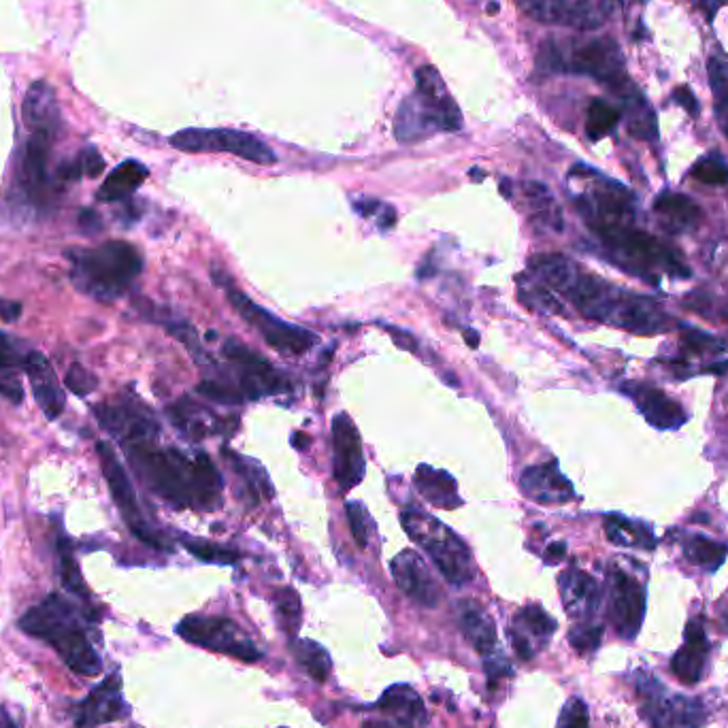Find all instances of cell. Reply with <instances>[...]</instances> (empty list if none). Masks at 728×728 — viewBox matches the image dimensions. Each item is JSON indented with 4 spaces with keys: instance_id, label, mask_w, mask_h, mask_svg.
<instances>
[{
    "instance_id": "obj_1",
    "label": "cell",
    "mask_w": 728,
    "mask_h": 728,
    "mask_svg": "<svg viewBox=\"0 0 728 728\" xmlns=\"http://www.w3.org/2000/svg\"><path fill=\"white\" fill-rule=\"evenodd\" d=\"M528 271L543 286L569 299L586 318L639 335L667 333L671 326V318L654 301L609 286L601 277L582 271L573 260L560 254H539L531 258Z\"/></svg>"
},
{
    "instance_id": "obj_2",
    "label": "cell",
    "mask_w": 728,
    "mask_h": 728,
    "mask_svg": "<svg viewBox=\"0 0 728 728\" xmlns=\"http://www.w3.org/2000/svg\"><path fill=\"white\" fill-rule=\"evenodd\" d=\"M122 445L147 488L173 507L213 511L222 505V477L207 454L190 458L175 448H158L156 439Z\"/></svg>"
},
{
    "instance_id": "obj_3",
    "label": "cell",
    "mask_w": 728,
    "mask_h": 728,
    "mask_svg": "<svg viewBox=\"0 0 728 728\" xmlns=\"http://www.w3.org/2000/svg\"><path fill=\"white\" fill-rule=\"evenodd\" d=\"M20 628L24 633L52 645L66 667L77 675L94 677L101 673V656L92 648L75 609L58 594H52L41 605L28 609L20 620Z\"/></svg>"
},
{
    "instance_id": "obj_4",
    "label": "cell",
    "mask_w": 728,
    "mask_h": 728,
    "mask_svg": "<svg viewBox=\"0 0 728 728\" xmlns=\"http://www.w3.org/2000/svg\"><path fill=\"white\" fill-rule=\"evenodd\" d=\"M462 128V113L433 66L416 71V92L409 94L396 111L394 137L401 143H416L435 132Z\"/></svg>"
},
{
    "instance_id": "obj_5",
    "label": "cell",
    "mask_w": 728,
    "mask_h": 728,
    "mask_svg": "<svg viewBox=\"0 0 728 728\" xmlns=\"http://www.w3.org/2000/svg\"><path fill=\"white\" fill-rule=\"evenodd\" d=\"M71 262L75 288L98 301L120 299L143 271L141 252L126 241H107L94 250L73 252Z\"/></svg>"
},
{
    "instance_id": "obj_6",
    "label": "cell",
    "mask_w": 728,
    "mask_h": 728,
    "mask_svg": "<svg viewBox=\"0 0 728 728\" xmlns=\"http://www.w3.org/2000/svg\"><path fill=\"white\" fill-rule=\"evenodd\" d=\"M537 66L548 73H575L592 77L614 88L618 94L633 84L624 71L620 45L609 37L569 43L545 41L537 56Z\"/></svg>"
},
{
    "instance_id": "obj_7",
    "label": "cell",
    "mask_w": 728,
    "mask_h": 728,
    "mask_svg": "<svg viewBox=\"0 0 728 728\" xmlns=\"http://www.w3.org/2000/svg\"><path fill=\"white\" fill-rule=\"evenodd\" d=\"M401 524L411 541L433 558L435 567L452 586H467L475 577V562L467 543L452 528L433 518L420 507H407L401 514Z\"/></svg>"
},
{
    "instance_id": "obj_8",
    "label": "cell",
    "mask_w": 728,
    "mask_h": 728,
    "mask_svg": "<svg viewBox=\"0 0 728 728\" xmlns=\"http://www.w3.org/2000/svg\"><path fill=\"white\" fill-rule=\"evenodd\" d=\"M211 279L215 281V286L224 290L228 303L237 309L239 316L252 328H256V333L267 341L273 350L288 356H299L309 352L313 345L320 343V337L316 333H311V330L281 320L273 316L271 311L256 305L250 296L235 286V281L220 267H211Z\"/></svg>"
},
{
    "instance_id": "obj_9",
    "label": "cell",
    "mask_w": 728,
    "mask_h": 728,
    "mask_svg": "<svg viewBox=\"0 0 728 728\" xmlns=\"http://www.w3.org/2000/svg\"><path fill=\"white\" fill-rule=\"evenodd\" d=\"M592 233L601 239V243L620 262H628L626 264L628 271L643 269L645 273H652L660 269L669 275H680V277L690 275L680 254L673 252L671 247H667L663 241H658L650 233L637 230L633 224L597 228L592 230Z\"/></svg>"
},
{
    "instance_id": "obj_10",
    "label": "cell",
    "mask_w": 728,
    "mask_h": 728,
    "mask_svg": "<svg viewBox=\"0 0 728 728\" xmlns=\"http://www.w3.org/2000/svg\"><path fill=\"white\" fill-rule=\"evenodd\" d=\"M637 694L641 716L652 728H701L707 720L699 701L671 692L650 673H639Z\"/></svg>"
},
{
    "instance_id": "obj_11",
    "label": "cell",
    "mask_w": 728,
    "mask_h": 728,
    "mask_svg": "<svg viewBox=\"0 0 728 728\" xmlns=\"http://www.w3.org/2000/svg\"><path fill=\"white\" fill-rule=\"evenodd\" d=\"M171 145L179 152L203 154V152H224L256 164H275L271 147L256 139L250 132L230 128H186L171 137Z\"/></svg>"
},
{
    "instance_id": "obj_12",
    "label": "cell",
    "mask_w": 728,
    "mask_h": 728,
    "mask_svg": "<svg viewBox=\"0 0 728 728\" xmlns=\"http://www.w3.org/2000/svg\"><path fill=\"white\" fill-rule=\"evenodd\" d=\"M96 452H98V460H101V471L105 475V482L113 496V503L118 505V509L122 511V518L128 524L132 535L141 539L143 543L152 545V548H156V550H171V545L162 539V535L156 533L154 528L147 524L143 511L139 507L135 488H132V482H130L126 469L122 467V462L118 460V456H115V450L109 443L101 441L96 445Z\"/></svg>"
},
{
    "instance_id": "obj_13",
    "label": "cell",
    "mask_w": 728,
    "mask_h": 728,
    "mask_svg": "<svg viewBox=\"0 0 728 728\" xmlns=\"http://www.w3.org/2000/svg\"><path fill=\"white\" fill-rule=\"evenodd\" d=\"M177 635L201 648L239 658L243 663H256L262 656L252 639L245 637L241 628L228 618L188 616L179 622Z\"/></svg>"
},
{
    "instance_id": "obj_14",
    "label": "cell",
    "mask_w": 728,
    "mask_h": 728,
    "mask_svg": "<svg viewBox=\"0 0 728 728\" xmlns=\"http://www.w3.org/2000/svg\"><path fill=\"white\" fill-rule=\"evenodd\" d=\"M518 7L541 24L594 30L609 20L611 0H516Z\"/></svg>"
},
{
    "instance_id": "obj_15",
    "label": "cell",
    "mask_w": 728,
    "mask_h": 728,
    "mask_svg": "<svg viewBox=\"0 0 728 728\" xmlns=\"http://www.w3.org/2000/svg\"><path fill=\"white\" fill-rule=\"evenodd\" d=\"M222 354L230 362V369H233L237 377L239 390L243 392L245 401H254L260 399V396L288 390L284 375L275 371L267 358L252 352L250 347H245L237 339H228L222 347Z\"/></svg>"
},
{
    "instance_id": "obj_16",
    "label": "cell",
    "mask_w": 728,
    "mask_h": 728,
    "mask_svg": "<svg viewBox=\"0 0 728 728\" xmlns=\"http://www.w3.org/2000/svg\"><path fill=\"white\" fill-rule=\"evenodd\" d=\"M609 586V620L624 639H635L645 616V590L633 575L611 569Z\"/></svg>"
},
{
    "instance_id": "obj_17",
    "label": "cell",
    "mask_w": 728,
    "mask_h": 728,
    "mask_svg": "<svg viewBox=\"0 0 728 728\" xmlns=\"http://www.w3.org/2000/svg\"><path fill=\"white\" fill-rule=\"evenodd\" d=\"M333 475L341 490H352L364 479L360 433L354 420L343 411L333 418Z\"/></svg>"
},
{
    "instance_id": "obj_18",
    "label": "cell",
    "mask_w": 728,
    "mask_h": 728,
    "mask_svg": "<svg viewBox=\"0 0 728 728\" xmlns=\"http://www.w3.org/2000/svg\"><path fill=\"white\" fill-rule=\"evenodd\" d=\"M392 577L407 597L422 607H437L441 601V590L430 575L422 556L413 550H403L392 560Z\"/></svg>"
},
{
    "instance_id": "obj_19",
    "label": "cell",
    "mask_w": 728,
    "mask_h": 728,
    "mask_svg": "<svg viewBox=\"0 0 728 728\" xmlns=\"http://www.w3.org/2000/svg\"><path fill=\"white\" fill-rule=\"evenodd\" d=\"M126 716V705L122 699V680L118 673L109 675L103 684H98L88 699L77 707L75 724L79 728H94Z\"/></svg>"
},
{
    "instance_id": "obj_20",
    "label": "cell",
    "mask_w": 728,
    "mask_h": 728,
    "mask_svg": "<svg viewBox=\"0 0 728 728\" xmlns=\"http://www.w3.org/2000/svg\"><path fill=\"white\" fill-rule=\"evenodd\" d=\"M554 631H556V620L548 614V611L539 605H526L518 611L514 622H511L509 637L516 654L522 660H531L537 654V648H541L543 643H548Z\"/></svg>"
},
{
    "instance_id": "obj_21",
    "label": "cell",
    "mask_w": 728,
    "mask_h": 728,
    "mask_svg": "<svg viewBox=\"0 0 728 728\" xmlns=\"http://www.w3.org/2000/svg\"><path fill=\"white\" fill-rule=\"evenodd\" d=\"M520 488L528 499L539 505H562L575 499L571 482L560 473L556 462L528 467L520 475Z\"/></svg>"
},
{
    "instance_id": "obj_22",
    "label": "cell",
    "mask_w": 728,
    "mask_h": 728,
    "mask_svg": "<svg viewBox=\"0 0 728 728\" xmlns=\"http://www.w3.org/2000/svg\"><path fill=\"white\" fill-rule=\"evenodd\" d=\"M560 597L567 614L579 622H590L601 605V588L586 571L569 569L560 575Z\"/></svg>"
},
{
    "instance_id": "obj_23",
    "label": "cell",
    "mask_w": 728,
    "mask_h": 728,
    "mask_svg": "<svg viewBox=\"0 0 728 728\" xmlns=\"http://www.w3.org/2000/svg\"><path fill=\"white\" fill-rule=\"evenodd\" d=\"M24 369L37 405L49 420H56L64 411V390L58 382L54 367L41 352H30L24 360Z\"/></svg>"
},
{
    "instance_id": "obj_24",
    "label": "cell",
    "mask_w": 728,
    "mask_h": 728,
    "mask_svg": "<svg viewBox=\"0 0 728 728\" xmlns=\"http://www.w3.org/2000/svg\"><path fill=\"white\" fill-rule=\"evenodd\" d=\"M96 418L105 430L118 437L122 443L139 439H156V422L132 405H101L96 407Z\"/></svg>"
},
{
    "instance_id": "obj_25",
    "label": "cell",
    "mask_w": 728,
    "mask_h": 728,
    "mask_svg": "<svg viewBox=\"0 0 728 728\" xmlns=\"http://www.w3.org/2000/svg\"><path fill=\"white\" fill-rule=\"evenodd\" d=\"M711 652L709 639L705 635V626L701 618L688 622L684 631V645L671 660V671L686 684H697L707 667V658Z\"/></svg>"
},
{
    "instance_id": "obj_26",
    "label": "cell",
    "mask_w": 728,
    "mask_h": 728,
    "mask_svg": "<svg viewBox=\"0 0 728 728\" xmlns=\"http://www.w3.org/2000/svg\"><path fill=\"white\" fill-rule=\"evenodd\" d=\"M624 392L631 396L637 409L641 411V416L648 420L654 428L673 430V428H680L686 422L684 409L675 401H671L665 392H660L652 386H641V384L626 386Z\"/></svg>"
},
{
    "instance_id": "obj_27",
    "label": "cell",
    "mask_w": 728,
    "mask_h": 728,
    "mask_svg": "<svg viewBox=\"0 0 728 728\" xmlns=\"http://www.w3.org/2000/svg\"><path fill=\"white\" fill-rule=\"evenodd\" d=\"M56 135L47 130H32L22 158V184L32 198H43L47 190V162Z\"/></svg>"
},
{
    "instance_id": "obj_28",
    "label": "cell",
    "mask_w": 728,
    "mask_h": 728,
    "mask_svg": "<svg viewBox=\"0 0 728 728\" xmlns=\"http://www.w3.org/2000/svg\"><path fill=\"white\" fill-rule=\"evenodd\" d=\"M24 120L32 130H47L58 135L60 130V109L54 88L47 81H35L24 98Z\"/></svg>"
},
{
    "instance_id": "obj_29",
    "label": "cell",
    "mask_w": 728,
    "mask_h": 728,
    "mask_svg": "<svg viewBox=\"0 0 728 728\" xmlns=\"http://www.w3.org/2000/svg\"><path fill=\"white\" fill-rule=\"evenodd\" d=\"M458 611H460L458 618L462 633H465V637L471 641L477 654L490 656L496 650L499 635H496V626L488 611L475 601H460Z\"/></svg>"
},
{
    "instance_id": "obj_30",
    "label": "cell",
    "mask_w": 728,
    "mask_h": 728,
    "mask_svg": "<svg viewBox=\"0 0 728 728\" xmlns=\"http://www.w3.org/2000/svg\"><path fill=\"white\" fill-rule=\"evenodd\" d=\"M654 211L673 233H688V230H694L703 220L701 207L690 196L677 192L660 194L654 201Z\"/></svg>"
},
{
    "instance_id": "obj_31",
    "label": "cell",
    "mask_w": 728,
    "mask_h": 728,
    "mask_svg": "<svg viewBox=\"0 0 728 728\" xmlns=\"http://www.w3.org/2000/svg\"><path fill=\"white\" fill-rule=\"evenodd\" d=\"M413 482H416V490L422 499L439 509H456L462 505L456 479L450 473L420 465L416 475H413Z\"/></svg>"
},
{
    "instance_id": "obj_32",
    "label": "cell",
    "mask_w": 728,
    "mask_h": 728,
    "mask_svg": "<svg viewBox=\"0 0 728 728\" xmlns=\"http://www.w3.org/2000/svg\"><path fill=\"white\" fill-rule=\"evenodd\" d=\"M147 175H150V171H147L143 162L124 160L107 175L103 186L96 192V198L101 203L124 201V198H128L132 192L139 190V186L147 179Z\"/></svg>"
},
{
    "instance_id": "obj_33",
    "label": "cell",
    "mask_w": 728,
    "mask_h": 728,
    "mask_svg": "<svg viewBox=\"0 0 728 728\" xmlns=\"http://www.w3.org/2000/svg\"><path fill=\"white\" fill-rule=\"evenodd\" d=\"M171 422L184 430V435L192 439H203L209 435H215L222 428L220 418L215 416L213 411L205 409L190 399H181L179 403L169 407Z\"/></svg>"
},
{
    "instance_id": "obj_34",
    "label": "cell",
    "mask_w": 728,
    "mask_h": 728,
    "mask_svg": "<svg viewBox=\"0 0 728 728\" xmlns=\"http://www.w3.org/2000/svg\"><path fill=\"white\" fill-rule=\"evenodd\" d=\"M522 192H524V201L528 205V211H531V215H533V220L543 224L545 228L560 233L562 226H565V218H562V209L556 203L552 192L543 184H537V181H526V184L522 186Z\"/></svg>"
},
{
    "instance_id": "obj_35",
    "label": "cell",
    "mask_w": 728,
    "mask_h": 728,
    "mask_svg": "<svg viewBox=\"0 0 728 728\" xmlns=\"http://www.w3.org/2000/svg\"><path fill=\"white\" fill-rule=\"evenodd\" d=\"M377 707L386 711V714L399 718V722L405 724L407 728L424 716V705L420 694L405 684L388 688L384 692V697L377 701Z\"/></svg>"
},
{
    "instance_id": "obj_36",
    "label": "cell",
    "mask_w": 728,
    "mask_h": 728,
    "mask_svg": "<svg viewBox=\"0 0 728 728\" xmlns=\"http://www.w3.org/2000/svg\"><path fill=\"white\" fill-rule=\"evenodd\" d=\"M620 96L624 98L626 109L631 111V120H628V132L633 137L643 139V141H652L658 135V124H656V113L652 111L650 103L639 94V90L631 84L626 90L620 92Z\"/></svg>"
},
{
    "instance_id": "obj_37",
    "label": "cell",
    "mask_w": 728,
    "mask_h": 728,
    "mask_svg": "<svg viewBox=\"0 0 728 728\" xmlns=\"http://www.w3.org/2000/svg\"><path fill=\"white\" fill-rule=\"evenodd\" d=\"M224 456L230 460V465H233L235 473L239 475L241 486H245L247 499L260 501V499H267V496L273 494L269 477H267V473H264V469L260 465H254L252 460H247V458H243V456H239L235 452H230V450H224Z\"/></svg>"
},
{
    "instance_id": "obj_38",
    "label": "cell",
    "mask_w": 728,
    "mask_h": 728,
    "mask_svg": "<svg viewBox=\"0 0 728 728\" xmlns=\"http://www.w3.org/2000/svg\"><path fill=\"white\" fill-rule=\"evenodd\" d=\"M292 656L296 663L303 667V671L316 682H326L330 669H333V660L320 643L311 639H296L292 641Z\"/></svg>"
},
{
    "instance_id": "obj_39",
    "label": "cell",
    "mask_w": 728,
    "mask_h": 728,
    "mask_svg": "<svg viewBox=\"0 0 728 728\" xmlns=\"http://www.w3.org/2000/svg\"><path fill=\"white\" fill-rule=\"evenodd\" d=\"M605 533L607 539L616 545H622V548H648L652 550L656 541L654 535L648 531V528L626 520L622 516H607L605 518Z\"/></svg>"
},
{
    "instance_id": "obj_40",
    "label": "cell",
    "mask_w": 728,
    "mask_h": 728,
    "mask_svg": "<svg viewBox=\"0 0 728 728\" xmlns=\"http://www.w3.org/2000/svg\"><path fill=\"white\" fill-rule=\"evenodd\" d=\"M518 284H520L518 296L528 309H535L541 313H554V316L565 313V305L558 301L556 292H552L548 286H543L535 277L522 275L518 277Z\"/></svg>"
},
{
    "instance_id": "obj_41",
    "label": "cell",
    "mask_w": 728,
    "mask_h": 728,
    "mask_svg": "<svg viewBox=\"0 0 728 728\" xmlns=\"http://www.w3.org/2000/svg\"><path fill=\"white\" fill-rule=\"evenodd\" d=\"M684 554L686 558L705 571H716L722 567V562L726 560L728 548L724 543L711 541L707 537H690L684 541Z\"/></svg>"
},
{
    "instance_id": "obj_42",
    "label": "cell",
    "mask_w": 728,
    "mask_h": 728,
    "mask_svg": "<svg viewBox=\"0 0 728 728\" xmlns=\"http://www.w3.org/2000/svg\"><path fill=\"white\" fill-rule=\"evenodd\" d=\"M620 109L611 103L603 101V98H594L588 107V118H586V135L590 141H601L609 137L611 132L616 130L620 124Z\"/></svg>"
},
{
    "instance_id": "obj_43",
    "label": "cell",
    "mask_w": 728,
    "mask_h": 728,
    "mask_svg": "<svg viewBox=\"0 0 728 728\" xmlns=\"http://www.w3.org/2000/svg\"><path fill=\"white\" fill-rule=\"evenodd\" d=\"M709 84L716 98V118L728 139V64L718 56L709 58Z\"/></svg>"
},
{
    "instance_id": "obj_44",
    "label": "cell",
    "mask_w": 728,
    "mask_h": 728,
    "mask_svg": "<svg viewBox=\"0 0 728 728\" xmlns=\"http://www.w3.org/2000/svg\"><path fill=\"white\" fill-rule=\"evenodd\" d=\"M181 543H184V548L192 556H196L198 560L213 562V565H235V562L239 560V554L235 550L224 548V545H218V543L203 541V539H190V537H184L181 539Z\"/></svg>"
},
{
    "instance_id": "obj_45",
    "label": "cell",
    "mask_w": 728,
    "mask_h": 728,
    "mask_svg": "<svg viewBox=\"0 0 728 728\" xmlns=\"http://www.w3.org/2000/svg\"><path fill=\"white\" fill-rule=\"evenodd\" d=\"M692 177L707 186H726L728 164L720 156H705L692 167Z\"/></svg>"
},
{
    "instance_id": "obj_46",
    "label": "cell",
    "mask_w": 728,
    "mask_h": 728,
    "mask_svg": "<svg viewBox=\"0 0 728 728\" xmlns=\"http://www.w3.org/2000/svg\"><path fill=\"white\" fill-rule=\"evenodd\" d=\"M198 394L207 396L209 401H215V403H228V405H237V403H243L245 396L243 392L233 386L230 382H222V379H205L203 384H198L196 388Z\"/></svg>"
},
{
    "instance_id": "obj_47",
    "label": "cell",
    "mask_w": 728,
    "mask_h": 728,
    "mask_svg": "<svg viewBox=\"0 0 728 728\" xmlns=\"http://www.w3.org/2000/svg\"><path fill=\"white\" fill-rule=\"evenodd\" d=\"M601 639H603V626H597V624L582 622V624L573 626L569 631V641L579 654H588V652L597 650L601 645Z\"/></svg>"
},
{
    "instance_id": "obj_48",
    "label": "cell",
    "mask_w": 728,
    "mask_h": 728,
    "mask_svg": "<svg viewBox=\"0 0 728 728\" xmlns=\"http://www.w3.org/2000/svg\"><path fill=\"white\" fill-rule=\"evenodd\" d=\"M60 565H62V582H64L66 590L75 592L77 597H86V594H88L86 582H84V577H81V573H79V567H77L75 558L71 556V550L64 548V541L60 543Z\"/></svg>"
},
{
    "instance_id": "obj_49",
    "label": "cell",
    "mask_w": 728,
    "mask_h": 728,
    "mask_svg": "<svg viewBox=\"0 0 728 728\" xmlns=\"http://www.w3.org/2000/svg\"><path fill=\"white\" fill-rule=\"evenodd\" d=\"M345 514L347 522H350V531L354 535V541L358 548H367L369 543V514L360 503L350 501L345 503Z\"/></svg>"
},
{
    "instance_id": "obj_50",
    "label": "cell",
    "mask_w": 728,
    "mask_h": 728,
    "mask_svg": "<svg viewBox=\"0 0 728 728\" xmlns=\"http://www.w3.org/2000/svg\"><path fill=\"white\" fill-rule=\"evenodd\" d=\"M64 384L73 394H77V396H81V399H84V396H90L96 390L98 379L84 367V364L75 362V364H71L69 371H66Z\"/></svg>"
},
{
    "instance_id": "obj_51",
    "label": "cell",
    "mask_w": 728,
    "mask_h": 728,
    "mask_svg": "<svg viewBox=\"0 0 728 728\" xmlns=\"http://www.w3.org/2000/svg\"><path fill=\"white\" fill-rule=\"evenodd\" d=\"M354 209L362 215V218H377L379 228H392L396 222V211L384 203L373 201V198H362V201L354 203Z\"/></svg>"
},
{
    "instance_id": "obj_52",
    "label": "cell",
    "mask_w": 728,
    "mask_h": 728,
    "mask_svg": "<svg viewBox=\"0 0 728 728\" xmlns=\"http://www.w3.org/2000/svg\"><path fill=\"white\" fill-rule=\"evenodd\" d=\"M277 609L281 618H284L288 631H294V628H299V622H301V601H299V594H296L294 590L290 588H284L277 592Z\"/></svg>"
},
{
    "instance_id": "obj_53",
    "label": "cell",
    "mask_w": 728,
    "mask_h": 728,
    "mask_svg": "<svg viewBox=\"0 0 728 728\" xmlns=\"http://www.w3.org/2000/svg\"><path fill=\"white\" fill-rule=\"evenodd\" d=\"M558 728H590L588 707L582 699H571L558 718Z\"/></svg>"
},
{
    "instance_id": "obj_54",
    "label": "cell",
    "mask_w": 728,
    "mask_h": 728,
    "mask_svg": "<svg viewBox=\"0 0 728 728\" xmlns=\"http://www.w3.org/2000/svg\"><path fill=\"white\" fill-rule=\"evenodd\" d=\"M0 396H5L7 401L20 405L24 401V388L20 377L15 375V371H0Z\"/></svg>"
},
{
    "instance_id": "obj_55",
    "label": "cell",
    "mask_w": 728,
    "mask_h": 728,
    "mask_svg": "<svg viewBox=\"0 0 728 728\" xmlns=\"http://www.w3.org/2000/svg\"><path fill=\"white\" fill-rule=\"evenodd\" d=\"M79 164H81V173L92 177V179L105 171V160H103L101 154H98L96 147H92V145L86 147L84 152H81Z\"/></svg>"
},
{
    "instance_id": "obj_56",
    "label": "cell",
    "mask_w": 728,
    "mask_h": 728,
    "mask_svg": "<svg viewBox=\"0 0 728 728\" xmlns=\"http://www.w3.org/2000/svg\"><path fill=\"white\" fill-rule=\"evenodd\" d=\"M673 98H675V103H677V105L686 109V113H688V115H692V118H699L701 107H699L697 98H694V94H692V90H690L688 86L677 88V90L673 92Z\"/></svg>"
},
{
    "instance_id": "obj_57",
    "label": "cell",
    "mask_w": 728,
    "mask_h": 728,
    "mask_svg": "<svg viewBox=\"0 0 728 728\" xmlns=\"http://www.w3.org/2000/svg\"><path fill=\"white\" fill-rule=\"evenodd\" d=\"M386 328L396 345L403 347V350H407V352H418V341L413 339L409 333H405V330H401V328H394V326H386Z\"/></svg>"
},
{
    "instance_id": "obj_58",
    "label": "cell",
    "mask_w": 728,
    "mask_h": 728,
    "mask_svg": "<svg viewBox=\"0 0 728 728\" xmlns=\"http://www.w3.org/2000/svg\"><path fill=\"white\" fill-rule=\"evenodd\" d=\"M22 316V305L15 301H0V320L15 322Z\"/></svg>"
},
{
    "instance_id": "obj_59",
    "label": "cell",
    "mask_w": 728,
    "mask_h": 728,
    "mask_svg": "<svg viewBox=\"0 0 728 728\" xmlns=\"http://www.w3.org/2000/svg\"><path fill=\"white\" fill-rule=\"evenodd\" d=\"M694 5H697L705 15H707V22H711L716 18V13L722 5H728V0H692Z\"/></svg>"
},
{
    "instance_id": "obj_60",
    "label": "cell",
    "mask_w": 728,
    "mask_h": 728,
    "mask_svg": "<svg viewBox=\"0 0 728 728\" xmlns=\"http://www.w3.org/2000/svg\"><path fill=\"white\" fill-rule=\"evenodd\" d=\"M565 554H567V545L565 543H560V541L550 543L548 550H545V562H548V565H558V562L565 558Z\"/></svg>"
},
{
    "instance_id": "obj_61",
    "label": "cell",
    "mask_w": 728,
    "mask_h": 728,
    "mask_svg": "<svg viewBox=\"0 0 728 728\" xmlns=\"http://www.w3.org/2000/svg\"><path fill=\"white\" fill-rule=\"evenodd\" d=\"M81 226L86 228V233H96L98 228H101V218L92 211V209H86L84 213H81Z\"/></svg>"
},
{
    "instance_id": "obj_62",
    "label": "cell",
    "mask_w": 728,
    "mask_h": 728,
    "mask_svg": "<svg viewBox=\"0 0 728 728\" xmlns=\"http://www.w3.org/2000/svg\"><path fill=\"white\" fill-rule=\"evenodd\" d=\"M0 728H18V722L13 720L7 709H0Z\"/></svg>"
},
{
    "instance_id": "obj_63",
    "label": "cell",
    "mask_w": 728,
    "mask_h": 728,
    "mask_svg": "<svg viewBox=\"0 0 728 728\" xmlns=\"http://www.w3.org/2000/svg\"><path fill=\"white\" fill-rule=\"evenodd\" d=\"M362 728H392V726L386 724V722H379V720H369V722L362 724Z\"/></svg>"
},
{
    "instance_id": "obj_64",
    "label": "cell",
    "mask_w": 728,
    "mask_h": 728,
    "mask_svg": "<svg viewBox=\"0 0 728 728\" xmlns=\"http://www.w3.org/2000/svg\"><path fill=\"white\" fill-rule=\"evenodd\" d=\"M465 339L469 341V345L473 347V350H475V347L479 345V337H477L475 333H469V330H467V333H465Z\"/></svg>"
}]
</instances>
